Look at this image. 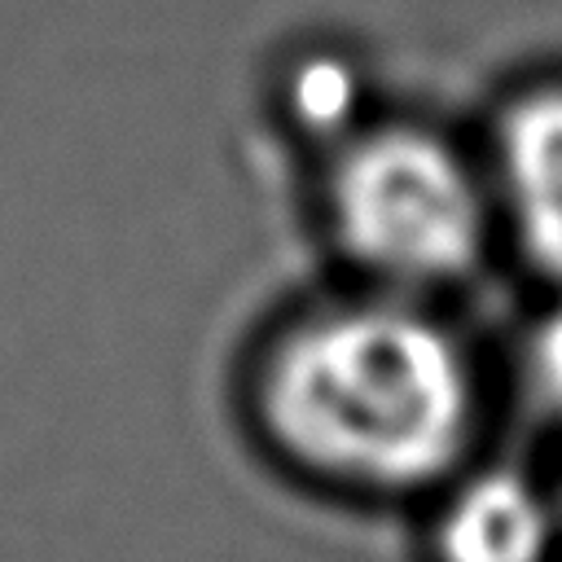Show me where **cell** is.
<instances>
[{"instance_id":"1","label":"cell","mask_w":562,"mask_h":562,"mask_svg":"<svg viewBox=\"0 0 562 562\" xmlns=\"http://www.w3.org/2000/svg\"><path fill=\"white\" fill-rule=\"evenodd\" d=\"M255 404L294 465L400 492L461 457L474 378L435 321L395 303H347L303 316L268 347Z\"/></svg>"},{"instance_id":"2","label":"cell","mask_w":562,"mask_h":562,"mask_svg":"<svg viewBox=\"0 0 562 562\" xmlns=\"http://www.w3.org/2000/svg\"><path fill=\"white\" fill-rule=\"evenodd\" d=\"M329 220L360 268L400 285L452 281L483 246L474 176L417 127H382L342 149L329 176Z\"/></svg>"},{"instance_id":"5","label":"cell","mask_w":562,"mask_h":562,"mask_svg":"<svg viewBox=\"0 0 562 562\" xmlns=\"http://www.w3.org/2000/svg\"><path fill=\"white\" fill-rule=\"evenodd\" d=\"M356 79L338 61H312L294 83V110L312 127H338L351 114Z\"/></svg>"},{"instance_id":"4","label":"cell","mask_w":562,"mask_h":562,"mask_svg":"<svg viewBox=\"0 0 562 562\" xmlns=\"http://www.w3.org/2000/svg\"><path fill=\"white\" fill-rule=\"evenodd\" d=\"M549 549V501L514 470L474 474L439 518L443 562H544Z\"/></svg>"},{"instance_id":"6","label":"cell","mask_w":562,"mask_h":562,"mask_svg":"<svg viewBox=\"0 0 562 562\" xmlns=\"http://www.w3.org/2000/svg\"><path fill=\"white\" fill-rule=\"evenodd\" d=\"M527 364H531V382H536L540 400L562 417V307H553V312L536 325Z\"/></svg>"},{"instance_id":"3","label":"cell","mask_w":562,"mask_h":562,"mask_svg":"<svg viewBox=\"0 0 562 562\" xmlns=\"http://www.w3.org/2000/svg\"><path fill=\"white\" fill-rule=\"evenodd\" d=\"M501 184L531 263L562 277V88L527 92L505 110Z\"/></svg>"}]
</instances>
